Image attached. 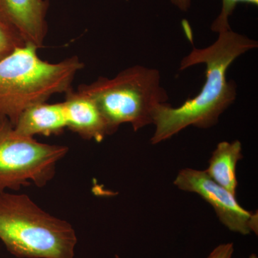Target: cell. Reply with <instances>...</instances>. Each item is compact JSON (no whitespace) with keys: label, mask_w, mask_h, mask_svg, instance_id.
Wrapping results in <instances>:
<instances>
[{"label":"cell","mask_w":258,"mask_h":258,"mask_svg":"<svg viewBox=\"0 0 258 258\" xmlns=\"http://www.w3.org/2000/svg\"><path fill=\"white\" fill-rule=\"evenodd\" d=\"M239 3H247L257 6L258 0H222L221 12L211 25L212 31L219 34L231 30L229 18Z\"/></svg>","instance_id":"cell-12"},{"label":"cell","mask_w":258,"mask_h":258,"mask_svg":"<svg viewBox=\"0 0 258 258\" xmlns=\"http://www.w3.org/2000/svg\"><path fill=\"white\" fill-rule=\"evenodd\" d=\"M0 240L18 258H74L72 225L44 211L30 197L0 193Z\"/></svg>","instance_id":"cell-3"},{"label":"cell","mask_w":258,"mask_h":258,"mask_svg":"<svg viewBox=\"0 0 258 258\" xmlns=\"http://www.w3.org/2000/svg\"><path fill=\"white\" fill-rule=\"evenodd\" d=\"M25 44L16 29L0 15V60Z\"/></svg>","instance_id":"cell-11"},{"label":"cell","mask_w":258,"mask_h":258,"mask_svg":"<svg viewBox=\"0 0 258 258\" xmlns=\"http://www.w3.org/2000/svg\"><path fill=\"white\" fill-rule=\"evenodd\" d=\"M257 47V42L231 29L219 33L210 46L194 47L180 62L183 71L198 64L206 66V81L200 93L179 107L169 103L157 108L153 124V145L165 142L189 126L209 128L217 124L222 113L235 102L237 86L227 81L229 68L240 55Z\"/></svg>","instance_id":"cell-1"},{"label":"cell","mask_w":258,"mask_h":258,"mask_svg":"<svg viewBox=\"0 0 258 258\" xmlns=\"http://www.w3.org/2000/svg\"><path fill=\"white\" fill-rule=\"evenodd\" d=\"M242 152V144L239 140L220 142L212 152L205 170L215 182L235 195L238 186L236 169L243 158Z\"/></svg>","instance_id":"cell-10"},{"label":"cell","mask_w":258,"mask_h":258,"mask_svg":"<svg viewBox=\"0 0 258 258\" xmlns=\"http://www.w3.org/2000/svg\"><path fill=\"white\" fill-rule=\"evenodd\" d=\"M171 2L183 12H187L191 5V0H171Z\"/></svg>","instance_id":"cell-14"},{"label":"cell","mask_w":258,"mask_h":258,"mask_svg":"<svg viewBox=\"0 0 258 258\" xmlns=\"http://www.w3.org/2000/svg\"><path fill=\"white\" fill-rule=\"evenodd\" d=\"M247 258H258V257H257V256L255 254H250V255H249V257Z\"/></svg>","instance_id":"cell-15"},{"label":"cell","mask_w":258,"mask_h":258,"mask_svg":"<svg viewBox=\"0 0 258 258\" xmlns=\"http://www.w3.org/2000/svg\"><path fill=\"white\" fill-rule=\"evenodd\" d=\"M174 184L181 191L195 193L210 204L220 222L229 230L242 235L258 233V214L245 210L236 195L215 182L206 171L181 169Z\"/></svg>","instance_id":"cell-6"},{"label":"cell","mask_w":258,"mask_h":258,"mask_svg":"<svg viewBox=\"0 0 258 258\" xmlns=\"http://www.w3.org/2000/svg\"><path fill=\"white\" fill-rule=\"evenodd\" d=\"M233 252L234 244L227 242L215 247L207 258H232Z\"/></svg>","instance_id":"cell-13"},{"label":"cell","mask_w":258,"mask_h":258,"mask_svg":"<svg viewBox=\"0 0 258 258\" xmlns=\"http://www.w3.org/2000/svg\"><path fill=\"white\" fill-rule=\"evenodd\" d=\"M69 151L66 146L42 143L23 135L9 120H0V193L32 184L45 186Z\"/></svg>","instance_id":"cell-5"},{"label":"cell","mask_w":258,"mask_h":258,"mask_svg":"<svg viewBox=\"0 0 258 258\" xmlns=\"http://www.w3.org/2000/svg\"><path fill=\"white\" fill-rule=\"evenodd\" d=\"M62 101L67 128L86 140L101 142L114 133L96 103L89 97L71 89Z\"/></svg>","instance_id":"cell-8"},{"label":"cell","mask_w":258,"mask_h":258,"mask_svg":"<svg viewBox=\"0 0 258 258\" xmlns=\"http://www.w3.org/2000/svg\"><path fill=\"white\" fill-rule=\"evenodd\" d=\"M37 50L25 44L0 60V120L14 125L30 107L67 93L84 67L77 56L50 62L40 58Z\"/></svg>","instance_id":"cell-2"},{"label":"cell","mask_w":258,"mask_h":258,"mask_svg":"<svg viewBox=\"0 0 258 258\" xmlns=\"http://www.w3.org/2000/svg\"><path fill=\"white\" fill-rule=\"evenodd\" d=\"M14 126L19 133L34 138L59 135L67 128L63 103L47 101L34 105L20 115Z\"/></svg>","instance_id":"cell-9"},{"label":"cell","mask_w":258,"mask_h":258,"mask_svg":"<svg viewBox=\"0 0 258 258\" xmlns=\"http://www.w3.org/2000/svg\"><path fill=\"white\" fill-rule=\"evenodd\" d=\"M47 0H0V15L13 25L26 44L40 48L48 31Z\"/></svg>","instance_id":"cell-7"},{"label":"cell","mask_w":258,"mask_h":258,"mask_svg":"<svg viewBox=\"0 0 258 258\" xmlns=\"http://www.w3.org/2000/svg\"><path fill=\"white\" fill-rule=\"evenodd\" d=\"M77 91L96 103L114 133L123 123L132 125L134 132L153 124L157 108L169 101L159 71L142 66L123 70L112 79L99 77L80 85Z\"/></svg>","instance_id":"cell-4"}]
</instances>
